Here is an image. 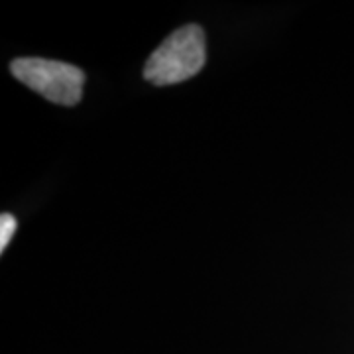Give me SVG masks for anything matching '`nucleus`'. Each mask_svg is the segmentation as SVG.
<instances>
[{"label":"nucleus","instance_id":"nucleus-1","mask_svg":"<svg viewBox=\"0 0 354 354\" xmlns=\"http://www.w3.org/2000/svg\"><path fill=\"white\" fill-rule=\"evenodd\" d=\"M207 46L201 26L189 24L176 30L148 57L144 77L153 85H174L195 77L205 65Z\"/></svg>","mask_w":354,"mask_h":354},{"label":"nucleus","instance_id":"nucleus-2","mask_svg":"<svg viewBox=\"0 0 354 354\" xmlns=\"http://www.w3.org/2000/svg\"><path fill=\"white\" fill-rule=\"evenodd\" d=\"M10 71L26 87L55 104L73 106L83 97L85 73L75 65L41 57H20L10 64Z\"/></svg>","mask_w":354,"mask_h":354},{"label":"nucleus","instance_id":"nucleus-3","mask_svg":"<svg viewBox=\"0 0 354 354\" xmlns=\"http://www.w3.org/2000/svg\"><path fill=\"white\" fill-rule=\"evenodd\" d=\"M14 232H16V218L10 213H2L0 216V252L6 250L8 242L12 241Z\"/></svg>","mask_w":354,"mask_h":354}]
</instances>
